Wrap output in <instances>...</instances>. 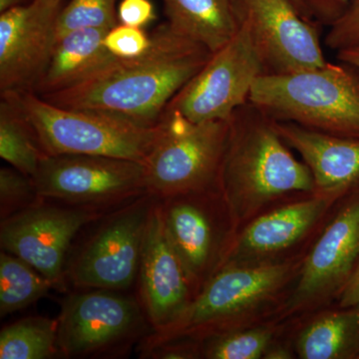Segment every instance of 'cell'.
Here are the masks:
<instances>
[{
    "label": "cell",
    "instance_id": "6da1fadb",
    "mask_svg": "<svg viewBox=\"0 0 359 359\" xmlns=\"http://www.w3.org/2000/svg\"><path fill=\"white\" fill-rule=\"evenodd\" d=\"M139 57L117 59L79 83L40 96L60 107L98 111L155 127L180 90L210 60L212 52L166 22L151 34Z\"/></svg>",
    "mask_w": 359,
    "mask_h": 359
},
{
    "label": "cell",
    "instance_id": "7a4b0ae2",
    "mask_svg": "<svg viewBox=\"0 0 359 359\" xmlns=\"http://www.w3.org/2000/svg\"><path fill=\"white\" fill-rule=\"evenodd\" d=\"M219 191L236 229L283 200L316 191L313 175L297 160L276 121L248 102L230 118Z\"/></svg>",
    "mask_w": 359,
    "mask_h": 359
},
{
    "label": "cell",
    "instance_id": "3957f363",
    "mask_svg": "<svg viewBox=\"0 0 359 359\" xmlns=\"http://www.w3.org/2000/svg\"><path fill=\"white\" fill-rule=\"evenodd\" d=\"M306 255L276 263L219 269L174 323L153 330L142 351L171 342L199 344L235 328L278 320Z\"/></svg>",
    "mask_w": 359,
    "mask_h": 359
},
{
    "label": "cell",
    "instance_id": "277c9868",
    "mask_svg": "<svg viewBox=\"0 0 359 359\" xmlns=\"http://www.w3.org/2000/svg\"><path fill=\"white\" fill-rule=\"evenodd\" d=\"M249 102L276 121L359 139V68L348 63L261 75Z\"/></svg>",
    "mask_w": 359,
    "mask_h": 359
},
{
    "label": "cell",
    "instance_id": "5b68a950",
    "mask_svg": "<svg viewBox=\"0 0 359 359\" xmlns=\"http://www.w3.org/2000/svg\"><path fill=\"white\" fill-rule=\"evenodd\" d=\"M1 96L25 116L47 156H107L145 163L159 135V123L145 127L107 113L60 107L32 91Z\"/></svg>",
    "mask_w": 359,
    "mask_h": 359
},
{
    "label": "cell",
    "instance_id": "8992f818",
    "mask_svg": "<svg viewBox=\"0 0 359 359\" xmlns=\"http://www.w3.org/2000/svg\"><path fill=\"white\" fill-rule=\"evenodd\" d=\"M146 159V191L163 200L183 194L219 190L230 120L194 122L167 107Z\"/></svg>",
    "mask_w": 359,
    "mask_h": 359
},
{
    "label": "cell",
    "instance_id": "52a82bcc",
    "mask_svg": "<svg viewBox=\"0 0 359 359\" xmlns=\"http://www.w3.org/2000/svg\"><path fill=\"white\" fill-rule=\"evenodd\" d=\"M359 264V188L340 198L309 248L278 320H299L337 302Z\"/></svg>",
    "mask_w": 359,
    "mask_h": 359
},
{
    "label": "cell",
    "instance_id": "ba28073f",
    "mask_svg": "<svg viewBox=\"0 0 359 359\" xmlns=\"http://www.w3.org/2000/svg\"><path fill=\"white\" fill-rule=\"evenodd\" d=\"M344 195L299 194L261 212L236 231L221 269L304 256Z\"/></svg>",
    "mask_w": 359,
    "mask_h": 359
},
{
    "label": "cell",
    "instance_id": "9c48e42d",
    "mask_svg": "<svg viewBox=\"0 0 359 359\" xmlns=\"http://www.w3.org/2000/svg\"><path fill=\"white\" fill-rule=\"evenodd\" d=\"M32 181L42 199L104 209L147 193L144 163L107 156H46Z\"/></svg>",
    "mask_w": 359,
    "mask_h": 359
},
{
    "label": "cell",
    "instance_id": "30bf717a",
    "mask_svg": "<svg viewBox=\"0 0 359 359\" xmlns=\"http://www.w3.org/2000/svg\"><path fill=\"white\" fill-rule=\"evenodd\" d=\"M156 201L146 193L105 217L66 269L75 287L122 290L133 285Z\"/></svg>",
    "mask_w": 359,
    "mask_h": 359
},
{
    "label": "cell",
    "instance_id": "8fae6325",
    "mask_svg": "<svg viewBox=\"0 0 359 359\" xmlns=\"http://www.w3.org/2000/svg\"><path fill=\"white\" fill-rule=\"evenodd\" d=\"M158 205L168 238L198 294L221 269L237 231L228 205L219 190L174 196Z\"/></svg>",
    "mask_w": 359,
    "mask_h": 359
},
{
    "label": "cell",
    "instance_id": "7c38bea8",
    "mask_svg": "<svg viewBox=\"0 0 359 359\" xmlns=\"http://www.w3.org/2000/svg\"><path fill=\"white\" fill-rule=\"evenodd\" d=\"M264 74L249 28L242 25L218 51L172 99L168 107L194 122L230 120L249 102L252 85Z\"/></svg>",
    "mask_w": 359,
    "mask_h": 359
},
{
    "label": "cell",
    "instance_id": "4fadbf2b",
    "mask_svg": "<svg viewBox=\"0 0 359 359\" xmlns=\"http://www.w3.org/2000/svg\"><path fill=\"white\" fill-rule=\"evenodd\" d=\"M37 204L0 224L2 250L15 255L61 287L73 238L86 224L106 216L108 209L86 205Z\"/></svg>",
    "mask_w": 359,
    "mask_h": 359
},
{
    "label": "cell",
    "instance_id": "5bb4252c",
    "mask_svg": "<svg viewBox=\"0 0 359 359\" xmlns=\"http://www.w3.org/2000/svg\"><path fill=\"white\" fill-rule=\"evenodd\" d=\"M264 74H287L327 62L318 27L292 0H237Z\"/></svg>",
    "mask_w": 359,
    "mask_h": 359
},
{
    "label": "cell",
    "instance_id": "9a60e30c",
    "mask_svg": "<svg viewBox=\"0 0 359 359\" xmlns=\"http://www.w3.org/2000/svg\"><path fill=\"white\" fill-rule=\"evenodd\" d=\"M61 0H32L0 14V93L34 90L57 40Z\"/></svg>",
    "mask_w": 359,
    "mask_h": 359
},
{
    "label": "cell",
    "instance_id": "2e32d148",
    "mask_svg": "<svg viewBox=\"0 0 359 359\" xmlns=\"http://www.w3.org/2000/svg\"><path fill=\"white\" fill-rule=\"evenodd\" d=\"M69 295L57 320L58 353L67 358L99 353L127 339L142 323L138 302L116 290Z\"/></svg>",
    "mask_w": 359,
    "mask_h": 359
},
{
    "label": "cell",
    "instance_id": "e0dca14e",
    "mask_svg": "<svg viewBox=\"0 0 359 359\" xmlns=\"http://www.w3.org/2000/svg\"><path fill=\"white\" fill-rule=\"evenodd\" d=\"M138 276L142 304L153 330L174 323L197 295L168 238L158 200L149 219Z\"/></svg>",
    "mask_w": 359,
    "mask_h": 359
},
{
    "label": "cell",
    "instance_id": "ac0fdd59",
    "mask_svg": "<svg viewBox=\"0 0 359 359\" xmlns=\"http://www.w3.org/2000/svg\"><path fill=\"white\" fill-rule=\"evenodd\" d=\"M276 128L311 170L316 191L344 195L359 188L358 138L321 133L290 122L276 121Z\"/></svg>",
    "mask_w": 359,
    "mask_h": 359
},
{
    "label": "cell",
    "instance_id": "d6986e66",
    "mask_svg": "<svg viewBox=\"0 0 359 359\" xmlns=\"http://www.w3.org/2000/svg\"><path fill=\"white\" fill-rule=\"evenodd\" d=\"M292 341L301 359H359V304H332L294 320Z\"/></svg>",
    "mask_w": 359,
    "mask_h": 359
},
{
    "label": "cell",
    "instance_id": "ffe728a7",
    "mask_svg": "<svg viewBox=\"0 0 359 359\" xmlns=\"http://www.w3.org/2000/svg\"><path fill=\"white\" fill-rule=\"evenodd\" d=\"M107 32V28H80L58 36L48 66L33 92L45 96L69 88L114 60L103 45Z\"/></svg>",
    "mask_w": 359,
    "mask_h": 359
},
{
    "label": "cell",
    "instance_id": "44dd1931",
    "mask_svg": "<svg viewBox=\"0 0 359 359\" xmlns=\"http://www.w3.org/2000/svg\"><path fill=\"white\" fill-rule=\"evenodd\" d=\"M167 22L212 53L228 43L242 25L237 0H162Z\"/></svg>",
    "mask_w": 359,
    "mask_h": 359
},
{
    "label": "cell",
    "instance_id": "7402d4cb",
    "mask_svg": "<svg viewBox=\"0 0 359 359\" xmlns=\"http://www.w3.org/2000/svg\"><path fill=\"white\" fill-rule=\"evenodd\" d=\"M290 325V320H271L214 335L198 344L200 358L264 359Z\"/></svg>",
    "mask_w": 359,
    "mask_h": 359
},
{
    "label": "cell",
    "instance_id": "603a6c76",
    "mask_svg": "<svg viewBox=\"0 0 359 359\" xmlns=\"http://www.w3.org/2000/svg\"><path fill=\"white\" fill-rule=\"evenodd\" d=\"M46 156L25 116L15 104L1 96L0 157L20 173L32 178Z\"/></svg>",
    "mask_w": 359,
    "mask_h": 359
},
{
    "label": "cell",
    "instance_id": "cb8c5ba5",
    "mask_svg": "<svg viewBox=\"0 0 359 359\" xmlns=\"http://www.w3.org/2000/svg\"><path fill=\"white\" fill-rule=\"evenodd\" d=\"M53 283L22 259L0 254V316L25 309L48 294Z\"/></svg>",
    "mask_w": 359,
    "mask_h": 359
},
{
    "label": "cell",
    "instance_id": "d4e9b609",
    "mask_svg": "<svg viewBox=\"0 0 359 359\" xmlns=\"http://www.w3.org/2000/svg\"><path fill=\"white\" fill-rule=\"evenodd\" d=\"M56 353L57 320L22 318L0 332V359H46Z\"/></svg>",
    "mask_w": 359,
    "mask_h": 359
},
{
    "label": "cell",
    "instance_id": "484cf974",
    "mask_svg": "<svg viewBox=\"0 0 359 359\" xmlns=\"http://www.w3.org/2000/svg\"><path fill=\"white\" fill-rule=\"evenodd\" d=\"M119 23L116 0H70L61 9L57 37L80 28H109Z\"/></svg>",
    "mask_w": 359,
    "mask_h": 359
},
{
    "label": "cell",
    "instance_id": "4316f807",
    "mask_svg": "<svg viewBox=\"0 0 359 359\" xmlns=\"http://www.w3.org/2000/svg\"><path fill=\"white\" fill-rule=\"evenodd\" d=\"M42 200L32 178L14 168L0 169V218L1 221Z\"/></svg>",
    "mask_w": 359,
    "mask_h": 359
},
{
    "label": "cell",
    "instance_id": "83f0119b",
    "mask_svg": "<svg viewBox=\"0 0 359 359\" xmlns=\"http://www.w3.org/2000/svg\"><path fill=\"white\" fill-rule=\"evenodd\" d=\"M103 45L117 59L139 57L152 45V36L143 28L117 23L106 32Z\"/></svg>",
    "mask_w": 359,
    "mask_h": 359
},
{
    "label": "cell",
    "instance_id": "f1b7e54d",
    "mask_svg": "<svg viewBox=\"0 0 359 359\" xmlns=\"http://www.w3.org/2000/svg\"><path fill=\"white\" fill-rule=\"evenodd\" d=\"M325 44L335 52L359 47V0H353L330 26Z\"/></svg>",
    "mask_w": 359,
    "mask_h": 359
},
{
    "label": "cell",
    "instance_id": "f546056e",
    "mask_svg": "<svg viewBox=\"0 0 359 359\" xmlns=\"http://www.w3.org/2000/svg\"><path fill=\"white\" fill-rule=\"evenodd\" d=\"M117 15L122 25L143 28L155 20L154 7L149 0H122Z\"/></svg>",
    "mask_w": 359,
    "mask_h": 359
},
{
    "label": "cell",
    "instance_id": "4dcf8cb0",
    "mask_svg": "<svg viewBox=\"0 0 359 359\" xmlns=\"http://www.w3.org/2000/svg\"><path fill=\"white\" fill-rule=\"evenodd\" d=\"M353 0H306L318 20L330 26L346 11Z\"/></svg>",
    "mask_w": 359,
    "mask_h": 359
},
{
    "label": "cell",
    "instance_id": "1f68e13d",
    "mask_svg": "<svg viewBox=\"0 0 359 359\" xmlns=\"http://www.w3.org/2000/svg\"><path fill=\"white\" fill-rule=\"evenodd\" d=\"M358 304H359V264L351 280L334 304L339 306H349Z\"/></svg>",
    "mask_w": 359,
    "mask_h": 359
},
{
    "label": "cell",
    "instance_id": "d6a6232c",
    "mask_svg": "<svg viewBox=\"0 0 359 359\" xmlns=\"http://www.w3.org/2000/svg\"><path fill=\"white\" fill-rule=\"evenodd\" d=\"M337 57L340 62L348 63L359 68V47L337 52Z\"/></svg>",
    "mask_w": 359,
    "mask_h": 359
},
{
    "label": "cell",
    "instance_id": "836d02e7",
    "mask_svg": "<svg viewBox=\"0 0 359 359\" xmlns=\"http://www.w3.org/2000/svg\"><path fill=\"white\" fill-rule=\"evenodd\" d=\"M32 0H0V13L14 8V7L25 6L29 4Z\"/></svg>",
    "mask_w": 359,
    "mask_h": 359
},
{
    "label": "cell",
    "instance_id": "e575fe53",
    "mask_svg": "<svg viewBox=\"0 0 359 359\" xmlns=\"http://www.w3.org/2000/svg\"><path fill=\"white\" fill-rule=\"evenodd\" d=\"M292 1L294 2L295 6L299 9V11H301L304 16H306V13H304L306 7V0H292ZM306 18H308V16H306Z\"/></svg>",
    "mask_w": 359,
    "mask_h": 359
},
{
    "label": "cell",
    "instance_id": "d590c367",
    "mask_svg": "<svg viewBox=\"0 0 359 359\" xmlns=\"http://www.w3.org/2000/svg\"><path fill=\"white\" fill-rule=\"evenodd\" d=\"M61 1H62V0H61Z\"/></svg>",
    "mask_w": 359,
    "mask_h": 359
}]
</instances>
